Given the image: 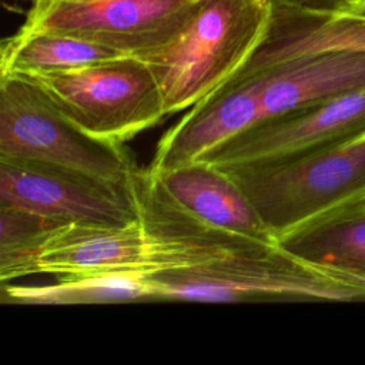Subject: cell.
Segmentation results:
<instances>
[{"instance_id":"obj_1","label":"cell","mask_w":365,"mask_h":365,"mask_svg":"<svg viewBox=\"0 0 365 365\" xmlns=\"http://www.w3.org/2000/svg\"><path fill=\"white\" fill-rule=\"evenodd\" d=\"M224 171L278 241L319 215L365 202V128L318 148Z\"/></svg>"},{"instance_id":"obj_2","label":"cell","mask_w":365,"mask_h":365,"mask_svg":"<svg viewBox=\"0 0 365 365\" xmlns=\"http://www.w3.org/2000/svg\"><path fill=\"white\" fill-rule=\"evenodd\" d=\"M269 16L267 0H198L180 34L141 58L158 81L167 115L232 80L259 46Z\"/></svg>"},{"instance_id":"obj_3","label":"cell","mask_w":365,"mask_h":365,"mask_svg":"<svg viewBox=\"0 0 365 365\" xmlns=\"http://www.w3.org/2000/svg\"><path fill=\"white\" fill-rule=\"evenodd\" d=\"M148 278L158 301H365V285L318 268L278 242L200 267L148 272Z\"/></svg>"},{"instance_id":"obj_4","label":"cell","mask_w":365,"mask_h":365,"mask_svg":"<svg viewBox=\"0 0 365 365\" xmlns=\"http://www.w3.org/2000/svg\"><path fill=\"white\" fill-rule=\"evenodd\" d=\"M21 76L33 80L71 123L97 138L125 144L167 117L151 67L134 56Z\"/></svg>"},{"instance_id":"obj_5","label":"cell","mask_w":365,"mask_h":365,"mask_svg":"<svg viewBox=\"0 0 365 365\" xmlns=\"http://www.w3.org/2000/svg\"><path fill=\"white\" fill-rule=\"evenodd\" d=\"M0 157L47 161L113 184H127L138 168L123 143L83 131L21 74H0Z\"/></svg>"},{"instance_id":"obj_6","label":"cell","mask_w":365,"mask_h":365,"mask_svg":"<svg viewBox=\"0 0 365 365\" xmlns=\"http://www.w3.org/2000/svg\"><path fill=\"white\" fill-rule=\"evenodd\" d=\"M198 0H36L20 29L71 36L145 58L167 47Z\"/></svg>"},{"instance_id":"obj_7","label":"cell","mask_w":365,"mask_h":365,"mask_svg":"<svg viewBox=\"0 0 365 365\" xmlns=\"http://www.w3.org/2000/svg\"><path fill=\"white\" fill-rule=\"evenodd\" d=\"M0 205L61 222L127 225L138 220L130 184H113L58 164L0 157Z\"/></svg>"},{"instance_id":"obj_8","label":"cell","mask_w":365,"mask_h":365,"mask_svg":"<svg viewBox=\"0 0 365 365\" xmlns=\"http://www.w3.org/2000/svg\"><path fill=\"white\" fill-rule=\"evenodd\" d=\"M365 128V86L318 104L267 117L198 161L227 170L322 147Z\"/></svg>"},{"instance_id":"obj_9","label":"cell","mask_w":365,"mask_h":365,"mask_svg":"<svg viewBox=\"0 0 365 365\" xmlns=\"http://www.w3.org/2000/svg\"><path fill=\"white\" fill-rule=\"evenodd\" d=\"M128 184L150 272L200 267L264 244L202 221L178 204L147 168H137Z\"/></svg>"},{"instance_id":"obj_10","label":"cell","mask_w":365,"mask_h":365,"mask_svg":"<svg viewBox=\"0 0 365 365\" xmlns=\"http://www.w3.org/2000/svg\"><path fill=\"white\" fill-rule=\"evenodd\" d=\"M262 77L232 78L190 107L155 147L147 170L157 175L204 155L254 125L261 117Z\"/></svg>"},{"instance_id":"obj_11","label":"cell","mask_w":365,"mask_h":365,"mask_svg":"<svg viewBox=\"0 0 365 365\" xmlns=\"http://www.w3.org/2000/svg\"><path fill=\"white\" fill-rule=\"evenodd\" d=\"M328 51L365 53V0L327 11L271 4L267 31L234 78L289 58Z\"/></svg>"},{"instance_id":"obj_12","label":"cell","mask_w":365,"mask_h":365,"mask_svg":"<svg viewBox=\"0 0 365 365\" xmlns=\"http://www.w3.org/2000/svg\"><path fill=\"white\" fill-rule=\"evenodd\" d=\"M40 274L60 277L123 271L150 272L140 221L127 225L70 222L46 241L38 255Z\"/></svg>"},{"instance_id":"obj_13","label":"cell","mask_w":365,"mask_h":365,"mask_svg":"<svg viewBox=\"0 0 365 365\" xmlns=\"http://www.w3.org/2000/svg\"><path fill=\"white\" fill-rule=\"evenodd\" d=\"M257 73L262 77L259 120H264L365 86V53L328 51L301 56Z\"/></svg>"},{"instance_id":"obj_14","label":"cell","mask_w":365,"mask_h":365,"mask_svg":"<svg viewBox=\"0 0 365 365\" xmlns=\"http://www.w3.org/2000/svg\"><path fill=\"white\" fill-rule=\"evenodd\" d=\"M154 177L178 204L202 221L258 242H278L227 171L207 161H194Z\"/></svg>"},{"instance_id":"obj_15","label":"cell","mask_w":365,"mask_h":365,"mask_svg":"<svg viewBox=\"0 0 365 365\" xmlns=\"http://www.w3.org/2000/svg\"><path fill=\"white\" fill-rule=\"evenodd\" d=\"M278 244L351 282L365 278V202L319 215L278 238Z\"/></svg>"},{"instance_id":"obj_16","label":"cell","mask_w":365,"mask_h":365,"mask_svg":"<svg viewBox=\"0 0 365 365\" xmlns=\"http://www.w3.org/2000/svg\"><path fill=\"white\" fill-rule=\"evenodd\" d=\"M1 304L87 305L158 301L148 272L123 271L60 277L47 285L1 284Z\"/></svg>"},{"instance_id":"obj_17","label":"cell","mask_w":365,"mask_h":365,"mask_svg":"<svg viewBox=\"0 0 365 365\" xmlns=\"http://www.w3.org/2000/svg\"><path fill=\"white\" fill-rule=\"evenodd\" d=\"M125 56L71 36L19 29L0 44V74L63 71Z\"/></svg>"},{"instance_id":"obj_18","label":"cell","mask_w":365,"mask_h":365,"mask_svg":"<svg viewBox=\"0 0 365 365\" xmlns=\"http://www.w3.org/2000/svg\"><path fill=\"white\" fill-rule=\"evenodd\" d=\"M63 225L66 222L23 207L0 205V282L40 274L38 255Z\"/></svg>"},{"instance_id":"obj_19","label":"cell","mask_w":365,"mask_h":365,"mask_svg":"<svg viewBox=\"0 0 365 365\" xmlns=\"http://www.w3.org/2000/svg\"><path fill=\"white\" fill-rule=\"evenodd\" d=\"M271 4H279V6H288L302 10H314V11H327V10H335L345 7L348 4H352L358 0H267Z\"/></svg>"},{"instance_id":"obj_20","label":"cell","mask_w":365,"mask_h":365,"mask_svg":"<svg viewBox=\"0 0 365 365\" xmlns=\"http://www.w3.org/2000/svg\"><path fill=\"white\" fill-rule=\"evenodd\" d=\"M352 282L356 285H365V278H356V279H352Z\"/></svg>"},{"instance_id":"obj_21","label":"cell","mask_w":365,"mask_h":365,"mask_svg":"<svg viewBox=\"0 0 365 365\" xmlns=\"http://www.w3.org/2000/svg\"><path fill=\"white\" fill-rule=\"evenodd\" d=\"M27 1H31V3H33V1H36V0H27Z\"/></svg>"}]
</instances>
